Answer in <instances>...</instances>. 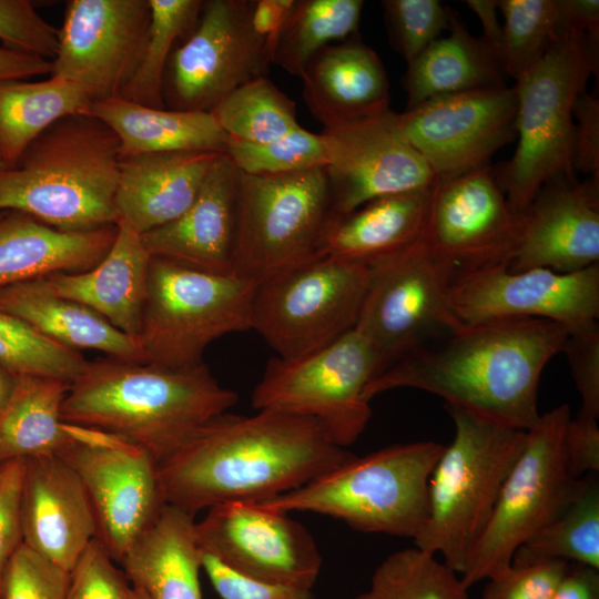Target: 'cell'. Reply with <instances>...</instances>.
I'll list each match as a JSON object with an SVG mask.
<instances>
[{"mask_svg":"<svg viewBox=\"0 0 599 599\" xmlns=\"http://www.w3.org/2000/svg\"><path fill=\"white\" fill-rule=\"evenodd\" d=\"M504 18L500 57L507 77L516 81L559 38L557 0H500Z\"/></svg>","mask_w":599,"mask_h":599,"instance_id":"41","label":"cell"},{"mask_svg":"<svg viewBox=\"0 0 599 599\" xmlns=\"http://www.w3.org/2000/svg\"><path fill=\"white\" fill-rule=\"evenodd\" d=\"M450 283L449 273L419 237L372 265L355 328L373 349L374 377L418 346L464 324L449 302Z\"/></svg>","mask_w":599,"mask_h":599,"instance_id":"13","label":"cell"},{"mask_svg":"<svg viewBox=\"0 0 599 599\" xmlns=\"http://www.w3.org/2000/svg\"><path fill=\"white\" fill-rule=\"evenodd\" d=\"M116 225L64 232L18 211L0 212V290L59 273L84 272L108 253Z\"/></svg>","mask_w":599,"mask_h":599,"instance_id":"28","label":"cell"},{"mask_svg":"<svg viewBox=\"0 0 599 599\" xmlns=\"http://www.w3.org/2000/svg\"><path fill=\"white\" fill-rule=\"evenodd\" d=\"M3 167V163H2V159H1V154H0V169Z\"/></svg>","mask_w":599,"mask_h":599,"instance_id":"60","label":"cell"},{"mask_svg":"<svg viewBox=\"0 0 599 599\" xmlns=\"http://www.w3.org/2000/svg\"><path fill=\"white\" fill-rule=\"evenodd\" d=\"M255 287L256 283L234 273L206 272L151 256L136 337L146 364L167 369L203 364L213 341L251 329Z\"/></svg>","mask_w":599,"mask_h":599,"instance_id":"8","label":"cell"},{"mask_svg":"<svg viewBox=\"0 0 599 599\" xmlns=\"http://www.w3.org/2000/svg\"><path fill=\"white\" fill-rule=\"evenodd\" d=\"M375 372L373 349L354 327L302 358H271L251 403L256 410L313 418L345 448L357 440L372 417L364 389Z\"/></svg>","mask_w":599,"mask_h":599,"instance_id":"12","label":"cell"},{"mask_svg":"<svg viewBox=\"0 0 599 599\" xmlns=\"http://www.w3.org/2000/svg\"><path fill=\"white\" fill-rule=\"evenodd\" d=\"M237 400L204 363L167 369L109 357L87 363L70 384L61 416L138 446L159 463Z\"/></svg>","mask_w":599,"mask_h":599,"instance_id":"3","label":"cell"},{"mask_svg":"<svg viewBox=\"0 0 599 599\" xmlns=\"http://www.w3.org/2000/svg\"><path fill=\"white\" fill-rule=\"evenodd\" d=\"M206 510L195 522L202 550L244 576L312 589L322 556L311 534L290 512L260 501H231Z\"/></svg>","mask_w":599,"mask_h":599,"instance_id":"17","label":"cell"},{"mask_svg":"<svg viewBox=\"0 0 599 599\" xmlns=\"http://www.w3.org/2000/svg\"><path fill=\"white\" fill-rule=\"evenodd\" d=\"M17 377L14 374L9 372L7 368L0 365V414L8 404L16 384Z\"/></svg>","mask_w":599,"mask_h":599,"instance_id":"58","label":"cell"},{"mask_svg":"<svg viewBox=\"0 0 599 599\" xmlns=\"http://www.w3.org/2000/svg\"><path fill=\"white\" fill-rule=\"evenodd\" d=\"M599 263V180L561 175L547 182L522 212L510 271L559 273Z\"/></svg>","mask_w":599,"mask_h":599,"instance_id":"22","label":"cell"},{"mask_svg":"<svg viewBox=\"0 0 599 599\" xmlns=\"http://www.w3.org/2000/svg\"><path fill=\"white\" fill-rule=\"evenodd\" d=\"M465 3L480 20L484 30L483 38L500 51L502 30L497 16L498 1L467 0Z\"/></svg>","mask_w":599,"mask_h":599,"instance_id":"57","label":"cell"},{"mask_svg":"<svg viewBox=\"0 0 599 599\" xmlns=\"http://www.w3.org/2000/svg\"><path fill=\"white\" fill-rule=\"evenodd\" d=\"M560 34L566 31L585 33L593 43L599 40L598 0H557Z\"/></svg>","mask_w":599,"mask_h":599,"instance_id":"54","label":"cell"},{"mask_svg":"<svg viewBox=\"0 0 599 599\" xmlns=\"http://www.w3.org/2000/svg\"><path fill=\"white\" fill-rule=\"evenodd\" d=\"M88 361L75 349L40 334L24 321L0 311V365L16 376H41L71 384Z\"/></svg>","mask_w":599,"mask_h":599,"instance_id":"42","label":"cell"},{"mask_svg":"<svg viewBox=\"0 0 599 599\" xmlns=\"http://www.w3.org/2000/svg\"><path fill=\"white\" fill-rule=\"evenodd\" d=\"M0 599H1V597H0Z\"/></svg>","mask_w":599,"mask_h":599,"instance_id":"61","label":"cell"},{"mask_svg":"<svg viewBox=\"0 0 599 599\" xmlns=\"http://www.w3.org/2000/svg\"><path fill=\"white\" fill-rule=\"evenodd\" d=\"M149 0H71L58 29L51 75L77 84L93 102L120 97L140 62Z\"/></svg>","mask_w":599,"mask_h":599,"instance_id":"19","label":"cell"},{"mask_svg":"<svg viewBox=\"0 0 599 599\" xmlns=\"http://www.w3.org/2000/svg\"><path fill=\"white\" fill-rule=\"evenodd\" d=\"M194 517L164 505L120 560L130 583L150 599H202Z\"/></svg>","mask_w":599,"mask_h":599,"instance_id":"29","label":"cell"},{"mask_svg":"<svg viewBox=\"0 0 599 599\" xmlns=\"http://www.w3.org/2000/svg\"><path fill=\"white\" fill-rule=\"evenodd\" d=\"M241 172L225 153L213 162L195 200L174 221L141 234L152 257L197 270L234 273Z\"/></svg>","mask_w":599,"mask_h":599,"instance_id":"24","label":"cell"},{"mask_svg":"<svg viewBox=\"0 0 599 599\" xmlns=\"http://www.w3.org/2000/svg\"><path fill=\"white\" fill-rule=\"evenodd\" d=\"M0 40L3 47L53 60L58 29L28 0H0Z\"/></svg>","mask_w":599,"mask_h":599,"instance_id":"47","label":"cell"},{"mask_svg":"<svg viewBox=\"0 0 599 599\" xmlns=\"http://www.w3.org/2000/svg\"><path fill=\"white\" fill-rule=\"evenodd\" d=\"M573 170L599 180V100L582 92L573 106Z\"/></svg>","mask_w":599,"mask_h":599,"instance_id":"52","label":"cell"},{"mask_svg":"<svg viewBox=\"0 0 599 599\" xmlns=\"http://www.w3.org/2000/svg\"><path fill=\"white\" fill-rule=\"evenodd\" d=\"M435 183L373 199L349 213L333 217L322 255L372 266L404 250L423 232Z\"/></svg>","mask_w":599,"mask_h":599,"instance_id":"31","label":"cell"},{"mask_svg":"<svg viewBox=\"0 0 599 599\" xmlns=\"http://www.w3.org/2000/svg\"><path fill=\"white\" fill-rule=\"evenodd\" d=\"M364 1L293 0L278 33L272 63L301 78L308 61L333 41L358 35Z\"/></svg>","mask_w":599,"mask_h":599,"instance_id":"36","label":"cell"},{"mask_svg":"<svg viewBox=\"0 0 599 599\" xmlns=\"http://www.w3.org/2000/svg\"><path fill=\"white\" fill-rule=\"evenodd\" d=\"M566 354L576 388L581 396L579 413L599 418V325L592 323L568 333Z\"/></svg>","mask_w":599,"mask_h":599,"instance_id":"49","label":"cell"},{"mask_svg":"<svg viewBox=\"0 0 599 599\" xmlns=\"http://www.w3.org/2000/svg\"><path fill=\"white\" fill-rule=\"evenodd\" d=\"M51 72V60L0 45V80H24Z\"/></svg>","mask_w":599,"mask_h":599,"instance_id":"56","label":"cell"},{"mask_svg":"<svg viewBox=\"0 0 599 599\" xmlns=\"http://www.w3.org/2000/svg\"><path fill=\"white\" fill-rule=\"evenodd\" d=\"M225 154L240 172L250 175H281L327 164V146L322 133L298 129L263 143L229 138Z\"/></svg>","mask_w":599,"mask_h":599,"instance_id":"43","label":"cell"},{"mask_svg":"<svg viewBox=\"0 0 599 599\" xmlns=\"http://www.w3.org/2000/svg\"><path fill=\"white\" fill-rule=\"evenodd\" d=\"M568 567L564 560L510 565L500 575L487 579L481 599H551Z\"/></svg>","mask_w":599,"mask_h":599,"instance_id":"48","label":"cell"},{"mask_svg":"<svg viewBox=\"0 0 599 599\" xmlns=\"http://www.w3.org/2000/svg\"><path fill=\"white\" fill-rule=\"evenodd\" d=\"M322 134L334 217L379 196L429 187L437 180L405 139L399 113L390 108Z\"/></svg>","mask_w":599,"mask_h":599,"instance_id":"21","label":"cell"},{"mask_svg":"<svg viewBox=\"0 0 599 599\" xmlns=\"http://www.w3.org/2000/svg\"><path fill=\"white\" fill-rule=\"evenodd\" d=\"M389 43L407 63L449 29L451 9L438 0H384Z\"/></svg>","mask_w":599,"mask_h":599,"instance_id":"44","label":"cell"},{"mask_svg":"<svg viewBox=\"0 0 599 599\" xmlns=\"http://www.w3.org/2000/svg\"><path fill=\"white\" fill-rule=\"evenodd\" d=\"M120 144L91 113L59 119L0 169V212L18 211L64 232L116 225Z\"/></svg>","mask_w":599,"mask_h":599,"instance_id":"4","label":"cell"},{"mask_svg":"<svg viewBox=\"0 0 599 599\" xmlns=\"http://www.w3.org/2000/svg\"><path fill=\"white\" fill-rule=\"evenodd\" d=\"M333 217L325 167L281 175L241 172L234 274L258 284L323 256Z\"/></svg>","mask_w":599,"mask_h":599,"instance_id":"11","label":"cell"},{"mask_svg":"<svg viewBox=\"0 0 599 599\" xmlns=\"http://www.w3.org/2000/svg\"><path fill=\"white\" fill-rule=\"evenodd\" d=\"M201 568L222 599H315L312 589L271 583L244 576L202 549Z\"/></svg>","mask_w":599,"mask_h":599,"instance_id":"50","label":"cell"},{"mask_svg":"<svg viewBox=\"0 0 599 599\" xmlns=\"http://www.w3.org/2000/svg\"><path fill=\"white\" fill-rule=\"evenodd\" d=\"M588 474L567 508L515 552L511 565L575 561L599 569V480Z\"/></svg>","mask_w":599,"mask_h":599,"instance_id":"37","label":"cell"},{"mask_svg":"<svg viewBox=\"0 0 599 599\" xmlns=\"http://www.w3.org/2000/svg\"><path fill=\"white\" fill-rule=\"evenodd\" d=\"M69 578L70 572L22 544L4 570L1 599H63Z\"/></svg>","mask_w":599,"mask_h":599,"instance_id":"45","label":"cell"},{"mask_svg":"<svg viewBox=\"0 0 599 599\" xmlns=\"http://www.w3.org/2000/svg\"><path fill=\"white\" fill-rule=\"evenodd\" d=\"M92 101L74 83L47 80H0V154L12 167L28 145L61 118L90 113Z\"/></svg>","mask_w":599,"mask_h":599,"instance_id":"35","label":"cell"},{"mask_svg":"<svg viewBox=\"0 0 599 599\" xmlns=\"http://www.w3.org/2000/svg\"><path fill=\"white\" fill-rule=\"evenodd\" d=\"M95 537L70 571L63 599H130L132 586Z\"/></svg>","mask_w":599,"mask_h":599,"instance_id":"46","label":"cell"},{"mask_svg":"<svg viewBox=\"0 0 599 599\" xmlns=\"http://www.w3.org/2000/svg\"><path fill=\"white\" fill-rule=\"evenodd\" d=\"M130 599H150V598L146 596V593L142 589L132 586Z\"/></svg>","mask_w":599,"mask_h":599,"instance_id":"59","label":"cell"},{"mask_svg":"<svg viewBox=\"0 0 599 599\" xmlns=\"http://www.w3.org/2000/svg\"><path fill=\"white\" fill-rule=\"evenodd\" d=\"M24 459L0 465V597L8 562L23 544L21 526V491Z\"/></svg>","mask_w":599,"mask_h":599,"instance_id":"51","label":"cell"},{"mask_svg":"<svg viewBox=\"0 0 599 599\" xmlns=\"http://www.w3.org/2000/svg\"><path fill=\"white\" fill-rule=\"evenodd\" d=\"M221 153L179 151L122 158L115 194L118 222L140 234L182 215Z\"/></svg>","mask_w":599,"mask_h":599,"instance_id":"26","label":"cell"},{"mask_svg":"<svg viewBox=\"0 0 599 599\" xmlns=\"http://www.w3.org/2000/svg\"><path fill=\"white\" fill-rule=\"evenodd\" d=\"M455 436L432 471L428 517L415 547L439 554L461 575L494 509L500 489L524 449L527 432L445 405Z\"/></svg>","mask_w":599,"mask_h":599,"instance_id":"5","label":"cell"},{"mask_svg":"<svg viewBox=\"0 0 599 599\" xmlns=\"http://www.w3.org/2000/svg\"><path fill=\"white\" fill-rule=\"evenodd\" d=\"M598 70V43L566 31L514 85L518 145L512 158L493 169L507 202L522 213L550 180L575 176L573 106Z\"/></svg>","mask_w":599,"mask_h":599,"instance_id":"6","label":"cell"},{"mask_svg":"<svg viewBox=\"0 0 599 599\" xmlns=\"http://www.w3.org/2000/svg\"><path fill=\"white\" fill-rule=\"evenodd\" d=\"M21 526L23 545L67 572L97 537L89 496L60 456L24 459Z\"/></svg>","mask_w":599,"mask_h":599,"instance_id":"23","label":"cell"},{"mask_svg":"<svg viewBox=\"0 0 599 599\" xmlns=\"http://www.w3.org/2000/svg\"><path fill=\"white\" fill-rule=\"evenodd\" d=\"M568 469L575 478L599 471L598 418L578 413L570 418L564 437Z\"/></svg>","mask_w":599,"mask_h":599,"instance_id":"53","label":"cell"},{"mask_svg":"<svg viewBox=\"0 0 599 599\" xmlns=\"http://www.w3.org/2000/svg\"><path fill=\"white\" fill-rule=\"evenodd\" d=\"M0 311L65 347L97 349L111 358L146 364L136 338L83 304L55 294L44 277L0 290Z\"/></svg>","mask_w":599,"mask_h":599,"instance_id":"30","label":"cell"},{"mask_svg":"<svg viewBox=\"0 0 599 599\" xmlns=\"http://www.w3.org/2000/svg\"><path fill=\"white\" fill-rule=\"evenodd\" d=\"M570 407L540 415L527 430L522 451L510 469L460 576L468 589L507 570L518 548L556 519L580 490L567 466L564 437Z\"/></svg>","mask_w":599,"mask_h":599,"instance_id":"9","label":"cell"},{"mask_svg":"<svg viewBox=\"0 0 599 599\" xmlns=\"http://www.w3.org/2000/svg\"><path fill=\"white\" fill-rule=\"evenodd\" d=\"M151 19L138 68L121 93L129 101L164 109L163 82L167 61L179 40L194 28L201 0H149Z\"/></svg>","mask_w":599,"mask_h":599,"instance_id":"38","label":"cell"},{"mask_svg":"<svg viewBox=\"0 0 599 599\" xmlns=\"http://www.w3.org/2000/svg\"><path fill=\"white\" fill-rule=\"evenodd\" d=\"M372 266L323 255L256 284L251 329L277 357L302 358L352 331Z\"/></svg>","mask_w":599,"mask_h":599,"instance_id":"10","label":"cell"},{"mask_svg":"<svg viewBox=\"0 0 599 599\" xmlns=\"http://www.w3.org/2000/svg\"><path fill=\"white\" fill-rule=\"evenodd\" d=\"M212 113L230 139L244 142H268L301 126L295 102L266 75L235 89Z\"/></svg>","mask_w":599,"mask_h":599,"instance_id":"39","label":"cell"},{"mask_svg":"<svg viewBox=\"0 0 599 599\" xmlns=\"http://www.w3.org/2000/svg\"><path fill=\"white\" fill-rule=\"evenodd\" d=\"M252 4L253 0L203 1L193 30L167 61L164 105L212 112L235 89L266 75L271 55L253 24Z\"/></svg>","mask_w":599,"mask_h":599,"instance_id":"14","label":"cell"},{"mask_svg":"<svg viewBox=\"0 0 599 599\" xmlns=\"http://www.w3.org/2000/svg\"><path fill=\"white\" fill-rule=\"evenodd\" d=\"M112 246L92 268L44 277L55 294L97 312L123 333L136 338L141 327L151 255L142 236L116 222Z\"/></svg>","mask_w":599,"mask_h":599,"instance_id":"27","label":"cell"},{"mask_svg":"<svg viewBox=\"0 0 599 599\" xmlns=\"http://www.w3.org/2000/svg\"><path fill=\"white\" fill-rule=\"evenodd\" d=\"M516 115V90L505 85L432 98L399 113V126L443 179L489 166L517 136Z\"/></svg>","mask_w":599,"mask_h":599,"instance_id":"18","label":"cell"},{"mask_svg":"<svg viewBox=\"0 0 599 599\" xmlns=\"http://www.w3.org/2000/svg\"><path fill=\"white\" fill-rule=\"evenodd\" d=\"M521 230L522 213L511 209L489 165L437 177L419 238L453 282L486 267L509 264Z\"/></svg>","mask_w":599,"mask_h":599,"instance_id":"16","label":"cell"},{"mask_svg":"<svg viewBox=\"0 0 599 599\" xmlns=\"http://www.w3.org/2000/svg\"><path fill=\"white\" fill-rule=\"evenodd\" d=\"M90 113L114 132L121 159L160 152H226L229 136L212 112L155 109L116 97L93 102Z\"/></svg>","mask_w":599,"mask_h":599,"instance_id":"33","label":"cell"},{"mask_svg":"<svg viewBox=\"0 0 599 599\" xmlns=\"http://www.w3.org/2000/svg\"><path fill=\"white\" fill-rule=\"evenodd\" d=\"M460 577L417 547L387 556L355 599H469Z\"/></svg>","mask_w":599,"mask_h":599,"instance_id":"40","label":"cell"},{"mask_svg":"<svg viewBox=\"0 0 599 599\" xmlns=\"http://www.w3.org/2000/svg\"><path fill=\"white\" fill-rule=\"evenodd\" d=\"M448 31L407 63L406 109L435 97L506 85L500 51L473 35L453 10Z\"/></svg>","mask_w":599,"mask_h":599,"instance_id":"32","label":"cell"},{"mask_svg":"<svg viewBox=\"0 0 599 599\" xmlns=\"http://www.w3.org/2000/svg\"><path fill=\"white\" fill-rule=\"evenodd\" d=\"M568 331L544 318L464 323L398 359L368 382L364 397L396 388L434 394L504 425L529 430L539 417L544 368L562 353Z\"/></svg>","mask_w":599,"mask_h":599,"instance_id":"2","label":"cell"},{"mask_svg":"<svg viewBox=\"0 0 599 599\" xmlns=\"http://www.w3.org/2000/svg\"><path fill=\"white\" fill-rule=\"evenodd\" d=\"M70 384L50 377L18 376L0 414V465L14 460L60 456L73 441L61 416Z\"/></svg>","mask_w":599,"mask_h":599,"instance_id":"34","label":"cell"},{"mask_svg":"<svg viewBox=\"0 0 599 599\" xmlns=\"http://www.w3.org/2000/svg\"><path fill=\"white\" fill-rule=\"evenodd\" d=\"M507 263L455 278L449 302L463 323L544 318L568 333L598 322L599 263L580 271H510Z\"/></svg>","mask_w":599,"mask_h":599,"instance_id":"20","label":"cell"},{"mask_svg":"<svg viewBox=\"0 0 599 599\" xmlns=\"http://www.w3.org/2000/svg\"><path fill=\"white\" fill-rule=\"evenodd\" d=\"M313 418L274 410L222 414L158 463L167 505L191 516L231 501H264L349 460Z\"/></svg>","mask_w":599,"mask_h":599,"instance_id":"1","label":"cell"},{"mask_svg":"<svg viewBox=\"0 0 599 599\" xmlns=\"http://www.w3.org/2000/svg\"><path fill=\"white\" fill-rule=\"evenodd\" d=\"M443 449V444L426 440L354 455L300 488L260 502L329 516L362 532L414 540L427 521L429 478Z\"/></svg>","mask_w":599,"mask_h":599,"instance_id":"7","label":"cell"},{"mask_svg":"<svg viewBox=\"0 0 599 599\" xmlns=\"http://www.w3.org/2000/svg\"><path fill=\"white\" fill-rule=\"evenodd\" d=\"M551 599H599V569L578 564L568 567Z\"/></svg>","mask_w":599,"mask_h":599,"instance_id":"55","label":"cell"},{"mask_svg":"<svg viewBox=\"0 0 599 599\" xmlns=\"http://www.w3.org/2000/svg\"><path fill=\"white\" fill-rule=\"evenodd\" d=\"M70 426L73 441L60 457L80 478L94 511L97 538L119 564L166 505L158 460L114 435Z\"/></svg>","mask_w":599,"mask_h":599,"instance_id":"15","label":"cell"},{"mask_svg":"<svg viewBox=\"0 0 599 599\" xmlns=\"http://www.w3.org/2000/svg\"><path fill=\"white\" fill-rule=\"evenodd\" d=\"M301 79L305 104L323 130L389 109V82L384 64L358 35L318 51Z\"/></svg>","mask_w":599,"mask_h":599,"instance_id":"25","label":"cell"}]
</instances>
